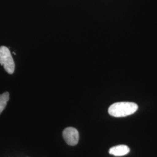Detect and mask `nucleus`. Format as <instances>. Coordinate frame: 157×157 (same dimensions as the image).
Returning <instances> with one entry per match:
<instances>
[{
  "mask_svg": "<svg viewBox=\"0 0 157 157\" xmlns=\"http://www.w3.org/2000/svg\"><path fill=\"white\" fill-rule=\"evenodd\" d=\"M138 105L132 102H119L112 104L108 108L109 114L117 118L125 117L137 111Z\"/></svg>",
  "mask_w": 157,
  "mask_h": 157,
  "instance_id": "obj_1",
  "label": "nucleus"
},
{
  "mask_svg": "<svg viewBox=\"0 0 157 157\" xmlns=\"http://www.w3.org/2000/svg\"><path fill=\"white\" fill-rule=\"evenodd\" d=\"M0 64L3 65L6 72L12 74L15 71V62L8 48L5 46L0 47Z\"/></svg>",
  "mask_w": 157,
  "mask_h": 157,
  "instance_id": "obj_2",
  "label": "nucleus"
},
{
  "mask_svg": "<svg viewBox=\"0 0 157 157\" xmlns=\"http://www.w3.org/2000/svg\"><path fill=\"white\" fill-rule=\"evenodd\" d=\"M62 135L66 143L68 145L76 146L78 143L79 134L77 129L68 127L64 129Z\"/></svg>",
  "mask_w": 157,
  "mask_h": 157,
  "instance_id": "obj_3",
  "label": "nucleus"
},
{
  "mask_svg": "<svg viewBox=\"0 0 157 157\" xmlns=\"http://www.w3.org/2000/svg\"><path fill=\"white\" fill-rule=\"evenodd\" d=\"M130 152L129 147L126 145H118L111 147L109 150V153L116 157H121L128 154Z\"/></svg>",
  "mask_w": 157,
  "mask_h": 157,
  "instance_id": "obj_4",
  "label": "nucleus"
},
{
  "mask_svg": "<svg viewBox=\"0 0 157 157\" xmlns=\"http://www.w3.org/2000/svg\"><path fill=\"white\" fill-rule=\"evenodd\" d=\"M10 100V94L8 92H5L0 94V114L6 108L8 101Z\"/></svg>",
  "mask_w": 157,
  "mask_h": 157,
  "instance_id": "obj_5",
  "label": "nucleus"
}]
</instances>
